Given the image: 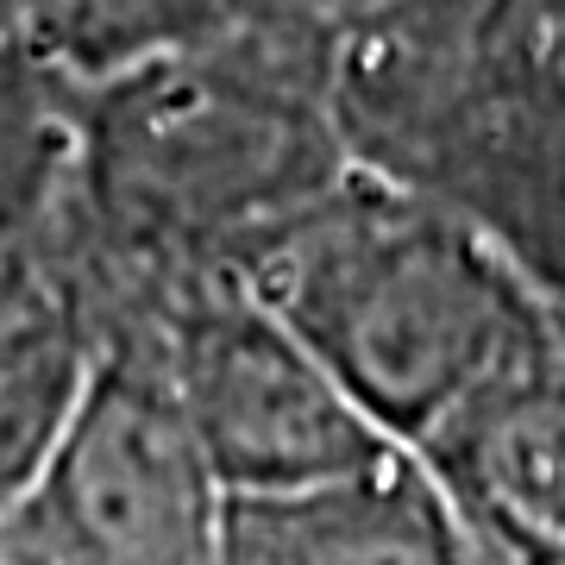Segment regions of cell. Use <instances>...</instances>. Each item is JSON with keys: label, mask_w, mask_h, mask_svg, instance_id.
Segmentation results:
<instances>
[{"label": "cell", "mask_w": 565, "mask_h": 565, "mask_svg": "<svg viewBox=\"0 0 565 565\" xmlns=\"http://www.w3.org/2000/svg\"><path fill=\"white\" fill-rule=\"evenodd\" d=\"M345 170L327 25L258 0L226 32L76 88L63 270L95 315L239 277Z\"/></svg>", "instance_id": "6da1fadb"}, {"label": "cell", "mask_w": 565, "mask_h": 565, "mask_svg": "<svg viewBox=\"0 0 565 565\" xmlns=\"http://www.w3.org/2000/svg\"><path fill=\"white\" fill-rule=\"evenodd\" d=\"M239 282L396 446L559 308L484 226L364 163L277 226Z\"/></svg>", "instance_id": "7a4b0ae2"}, {"label": "cell", "mask_w": 565, "mask_h": 565, "mask_svg": "<svg viewBox=\"0 0 565 565\" xmlns=\"http://www.w3.org/2000/svg\"><path fill=\"white\" fill-rule=\"evenodd\" d=\"M102 352L158 371L233 497L321 484L396 446L239 277L182 282L107 315Z\"/></svg>", "instance_id": "3957f363"}, {"label": "cell", "mask_w": 565, "mask_h": 565, "mask_svg": "<svg viewBox=\"0 0 565 565\" xmlns=\"http://www.w3.org/2000/svg\"><path fill=\"white\" fill-rule=\"evenodd\" d=\"M226 509L214 459L151 364L102 352V371L44 478L0 522L7 565H221Z\"/></svg>", "instance_id": "277c9868"}, {"label": "cell", "mask_w": 565, "mask_h": 565, "mask_svg": "<svg viewBox=\"0 0 565 565\" xmlns=\"http://www.w3.org/2000/svg\"><path fill=\"white\" fill-rule=\"evenodd\" d=\"M490 565H565V308L408 446Z\"/></svg>", "instance_id": "5b68a950"}, {"label": "cell", "mask_w": 565, "mask_h": 565, "mask_svg": "<svg viewBox=\"0 0 565 565\" xmlns=\"http://www.w3.org/2000/svg\"><path fill=\"white\" fill-rule=\"evenodd\" d=\"M221 565H490L408 446L296 490L233 497Z\"/></svg>", "instance_id": "8992f818"}, {"label": "cell", "mask_w": 565, "mask_h": 565, "mask_svg": "<svg viewBox=\"0 0 565 565\" xmlns=\"http://www.w3.org/2000/svg\"><path fill=\"white\" fill-rule=\"evenodd\" d=\"M102 371L95 315L63 258L0 302V522L32 497Z\"/></svg>", "instance_id": "52a82bcc"}, {"label": "cell", "mask_w": 565, "mask_h": 565, "mask_svg": "<svg viewBox=\"0 0 565 565\" xmlns=\"http://www.w3.org/2000/svg\"><path fill=\"white\" fill-rule=\"evenodd\" d=\"M76 177V88L0 44V302L57 264Z\"/></svg>", "instance_id": "ba28073f"}, {"label": "cell", "mask_w": 565, "mask_h": 565, "mask_svg": "<svg viewBox=\"0 0 565 565\" xmlns=\"http://www.w3.org/2000/svg\"><path fill=\"white\" fill-rule=\"evenodd\" d=\"M258 0H0V44H13L70 88L120 76L145 57L226 32Z\"/></svg>", "instance_id": "9c48e42d"}, {"label": "cell", "mask_w": 565, "mask_h": 565, "mask_svg": "<svg viewBox=\"0 0 565 565\" xmlns=\"http://www.w3.org/2000/svg\"><path fill=\"white\" fill-rule=\"evenodd\" d=\"M0 565H7V559H0Z\"/></svg>", "instance_id": "30bf717a"}]
</instances>
